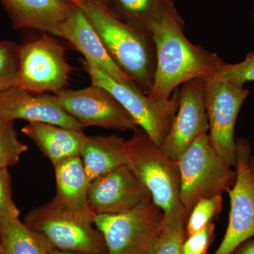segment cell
I'll list each match as a JSON object with an SVG mask.
<instances>
[{
  "mask_svg": "<svg viewBox=\"0 0 254 254\" xmlns=\"http://www.w3.org/2000/svg\"><path fill=\"white\" fill-rule=\"evenodd\" d=\"M185 22L175 6L153 26L156 70L149 96L170 99L180 85L194 78H212L225 63L216 53L192 44L184 33Z\"/></svg>",
  "mask_w": 254,
  "mask_h": 254,
  "instance_id": "obj_1",
  "label": "cell"
},
{
  "mask_svg": "<svg viewBox=\"0 0 254 254\" xmlns=\"http://www.w3.org/2000/svg\"><path fill=\"white\" fill-rule=\"evenodd\" d=\"M76 5L86 14L111 59L149 95L157 63L152 35L124 22L108 8L89 0H78Z\"/></svg>",
  "mask_w": 254,
  "mask_h": 254,
  "instance_id": "obj_2",
  "label": "cell"
},
{
  "mask_svg": "<svg viewBox=\"0 0 254 254\" xmlns=\"http://www.w3.org/2000/svg\"><path fill=\"white\" fill-rule=\"evenodd\" d=\"M126 149L127 165L150 190L153 202L163 212L165 221L187 222L188 215L180 200L181 180L177 160L165 154L140 127L126 140Z\"/></svg>",
  "mask_w": 254,
  "mask_h": 254,
  "instance_id": "obj_3",
  "label": "cell"
},
{
  "mask_svg": "<svg viewBox=\"0 0 254 254\" xmlns=\"http://www.w3.org/2000/svg\"><path fill=\"white\" fill-rule=\"evenodd\" d=\"M180 172V200L187 215L199 200L223 194L233 187L232 170L214 149L208 134L195 140L177 160Z\"/></svg>",
  "mask_w": 254,
  "mask_h": 254,
  "instance_id": "obj_4",
  "label": "cell"
},
{
  "mask_svg": "<svg viewBox=\"0 0 254 254\" xmlns=\"http://www.w3.org/2000/svg\"><path fill=\"white\" fill-rule=\"evenodd\" d=\"M19 46L15 87L37 94H57L67 86L73 67L66 48L53 35L43 33Z\"/></svg>",
  "mask_w": 254,
  "mask_h": 254,
  "instance_id": "obj_5",
  "label": "cell"
},
{
  "mask_svg": "<svg viewBox=\"0 0 254 254\" xmlns=\"http://www.w3.org/2000/svg\"><path fill=\"white\" fill-rule=\"evenodd\" d=\"M83 70L92 84L103 87L115 97L129 113L137 125L161 146L166 139L176 116L180 90L174 91L170 99H153L134 86L115 81L91 62H83Z\"/></svg>",
  "mask_w": 254,
  "mask_h": 254,
  "instance_id": "obj_6",
  "label": "cell"
},
{
  "mask_svg": "<svg viewBox=\"0 0 254 254\" xmlns=\"http://www.w3.org/2000/svg\"><path fill=\"white\" fill-rule=\"evenodd\" d=\"M94 224L108 254H148L163 231L165 218L151 198L126 213L95 215Z\"/></svg>",
  "mask_w": 254,
  "mask_h": 254,
  "instance_id": "obj_7",
  "label": "cell"
},
{
  "mask_svg": "<svg viewBox=\"0 0 254 254\" xmlns=\"http://www.w3.org/2000/svg\"><path fill=\"white\" fill-rule=\"evenodd\" d=\"M24 224L40 232L56 250L108 254L103 235L93 222L57 206L50 200L33 209Z\"/></svg>",
  "mask_w": 254,
  "mask_h": 254,
  "instance_id": "obj_8",
  "label": "cell"
},
{
  "mask_svg": "<svg viewBox=\"0 0 254 254\" xmlns=\"http://www.w3.org/2000/svg\"><path fill=\"white\" fill-rule=\"evenodd\" d=\"M205 101L211 144L228 165L236 167L235 136L237 117L250 91L244 86L212 78H205Z\"/></svg>",
  "mask_w": 254,
  "mask_h": 254,
  "instance_id": "obj_9",
  "label": "cell"
},
{
  "mask_svg": "<svg viewBox=\"0 0 254 254\" xmlns=\"http://www.w3.org/2000/svg\"><path fill=\"white\" fill-rule=\"evenodd\" d=\"M237 177L230 195V211L225 236L213 254H232L254 237V185L249 168L252 155L250 142L236 138Z\"/></svg>",
  "mask_w": 254,
  "mask_h": 254,
  "instance_id": "obj_10",
  "label": "cell"
},
{
  "mask_svg": "<svg viewBox=\"0 0 254 254\" xmlns=\"http://www.w3.org/2000/svg\"><path fill=\"white\" fill-rule=\"evenodd\" d=\"M55 95L62 108L85 128L99 127L121 131L138 128L129 113L103 87L91 84L82 89L65 88Z\"/></svg>",
  "mask_w": 254,
  "mask_h": 254,
  "instance_id": "obj_11",
  "label": "cell"
},
{
  "mask_svg": "<svg viewBox=\"0 0 254 254\" xmlns=\"http://www.w3.org/2000/svg\"><path fill=\"white\" fill-rule=\"evenodd\" d=\"M208 131L204 79L194 78L182 85L176 116L160 147L168 156L178 160L195 140Z\"/></svg>",
  "mask_w": 254,
  "mask_h": 254,
  "instance_id": "obj_12",
  "label": "cell"
},
{
  "mask_svg": "<svg viewBox=\"0 0 254 254\" xmlns=\"http://www.w3.org/2000/svg\"><path fill=\"white\" fill-rule=\"evenodd\" d=\"M151 198L150 190L128 165L97 177L88 189V202L95 215L126 213Z\"/></svg>",
  "mask_w": 254,
  "mask_h": 254,
  "instance_id": "obj_13",
  "label": "cell"
},
{
  "mask_svg": "<svg viewBox=\"0 0 254 254\" xmlns=\"http://www.w3.org/2000/svg\"><path fill=\"white\" fill-rule=\"evenodd\" d=\"M0 119L50 124L79 131L85 128L62 108L56 95L37 94L15 86L0 91Z\"/></svg>",
  "mask_w": 254,
  "mask_h": 254,
  "instance_id": "obj_14",
  "label": "cell"
},
{
  "mask_svg": "<svg viewBox=\"0 0 254 254\" xmlns=\"http://www.w3.org/2000/svg\"><path fill=\"white\" fill-rule=\"evenodd\" d=\"M16 29H33L61 38V28L76 5L67 0H0Z\"/></svg>",
  "mask_w": 254,
  "mask_h": 254,
  "instance_id": "obj_15",
  "label": "cell"
},
{
  "mask_svg": "<svg viewBox=\"0 0 254 254\" xmlns=\"http://www.w3.org/2000/svg\"><path fill=\"white\" fill-rule=\"evenodd\" d=\"M61 38L81 53L85 60L91 62L115 81L138 88L111 59L89 20L78 6L62 26Z\"/></svg>",
  "mask_w": 254,
  "mask_h": 254,
  "instance_id": "obj_16",
  "label": "cell"
},
{
  "mask_svg": "<svg viewBox=\"0 0 254 254\" xmlns=\"http://www.w3.org/2000/svg\"><path fill=\"white\" fill-rule=\"evenodd\" d=\"M54 168L57 190L51 201L94 223L95 215L88 202L90 182L81 157L66 159Z\"/></svg>",
  "mask_w": 254,
  "mask_h": 254,
  "instance_id": "obj_17",
  "label": "cell"
},
{
  "mask_svg": "<svg viewBox=\"0 0 254 254\" xmlns=\"http://www.w3.org/2000/svg\"><path fill=\"white\" fill-rule=\"evenodd\" d=\"M21 131L34 142L53 166L80 156L86 135L83 131L43 123H28Z\"/></svg>",
  "mask_w": 254,
  "mask_h": 254,
  "instance_id": "obj_18",
  "label": "cell"
},
{
  "mask_svg": "<svg viewBox=\"0 0 254 254\" xmlns=\"http://www.w3.org/2000/svg\"><path fill=\"white\" fill-rule=\"evenodd\" d=\"M88 180L127 165L126 140L110 136H86L80 153Z\"/></svg>",
  "mask_w": 254,
  "mask_h": 254,
  "instance_id": "obj_19",
  "label": "cell"
},
{
  "mask_svg": "<svg viewBox=\"0 0 254 254\" xmlns=\"http://www.w3.org/2000/svg\"><path fill=\"white\" fill-rule=\"evenodd\" d=\"M1 254H50L53 247L46 237L19 218H0Z\"/></svg>",
  "mask_w": 254,
  "mask_h": 254,
  "instance_id": "obj_20",
  "label": "cell"
},
{
  "mask_svg": "<svg viewBox=\"0 0 254 254\" xmlns=\"http://www.w3.org/2000/svg\"><path fill=\"white\" fill-rule=\"evenodd\" d=\"M173 6L168 0H109L108 9L124 22L152 35L153 26Z\"/></svg>",
  "mask_w": 254,
  "mask_h": 254,
  "instance_id": "obj_21",
  "label": "cell"
},
{
  "mask_svg": "<svg viewBox=\"0 0 254 254\" xmlns=\"http://www.w3.org/2000/svg\"><path fill=\"white\" fill-rule=\"evenodd\" d=\"M28 149L18 138L14 121L0 119V169L14 166Z\"/></svg>",
  "mask_w": 254,
  "mask_h": 254,
  "instance_id": "obj_22",
  "label": "cell"
},
{
  "mask_svg": "<svg viewBox=\"0 0 254 254\" xmlns=\"http://www.w3.org/2000/svg\"><path fill=\"white\" fill-rule=\"evenodd\" d=\"M222 209L221 195L199 200L187 218L185 225L187 237L203 230L209 223L218 218Z\"/></svg>",
  "mask_w": 254,
  "mask_h": 254,
  "instance_id": "obj_23",
  "label": "cell"
},
{
  "mask_svg": "<svg viewBox=\"0 0 254 254\" xmlns=\"http://www.w3.org/2000/svg\"><path fill=\"white\" fill-rule=\"evenodd\" d=\"M186 222L182 220L165 221L163 231L148 254H182L186 240Z\"/></svg>",
  "mask_w": 254,
  "mask_h": 254,
  "instance_id": "obj_24",
  "label": "cell"
},
{
  "mask_svg": "<svg viewBox=\"0 0 254 254\" xmlns=\"http://www.w3.org/2000/svg\"><path fill=\"white\" fill-rule=\"evenodd\" d=\"M215 80L244 86L247 82L254 81V50L237 64L225 63L212 77Z\"/></svg>",
  "mask_w": 254,
  "mask_h": 254,
  "instance_id": "obj_25",
  "label": "cell"
},
{
  "mask_svg": "<svg viewBox=\"0 0 254 254\" xmlns=\"http://www.w3.org/2000/svg\"><path fill=\"white\" fill-rule=\"evenodd\" d=\"M19 45L0 41V82L14 86L17 78Z\"/></svg>",
  "mask_w": 254,
  "mask_h": 254,
  "instance_id": "obj_26",
  "label": "cell"
},
{
  "mask_svg": "<svg viewBox=\"0 0 254 254\" xmlns=\"http://www.w3.org/2000/svg\"><path fill=\"white\" fill-rule=\"evenodd\" d=\"M20 210L13 200L11 177L8 168L0 169V218H19Z\"/></svg>",
  "mask_w": 254,
  "mask_h": 254,
  "instance_id": "obj_27",
  "label": "cell"
},
{
  "mask_svg": "<svg viewBox=\"0 0 254 254\" xmlns=\"http://www.w3.org/2000/svg\"><path fill=\"white\" fill-rule=\"evenodd\" d=\"M215 224L210 222L199 232L187 237L182 248V254H206L215 238Z\"/></svg>",
  "mask_w": 254,
  "mask_h": 254,
  "instance_id": "obj_28",
  "label": "cell"
},
{
  "mask_svg": "<svg viewBox=\"0 0 254 254\" xmlns=\"http://www.w3.org/2000/svg\"><path fill=\"white\" fill-rule=\"evenodd\" d=\"M232 254H254V240L246 241Z\"/></svg>",
  "mask_w": 254,
  "mask_h": 254,
  "instance_id": "obj_29",
  "label": "cell"
},
{
  "mask_svg": "<svg viewBox=\"0 0 254 254\" xmlns=\"http://www.w3.org/2000/svg\"><path fill=\"white\" fill-rule=\"evenodd\" d=\"M50 254H95L88 253V252H70V251H62L56 250L53 248L51 251Z\"/></svg>",
  "mask_w": 254,
  "mask_h": 254,
  "instance_id": "obj_30",
  "label": "cell"
},
{
  "mask_svg": "<svg viewBox=\"0 0 254 254\" xmlns=\"http://www.w3.org/2000/svg\"><path fill=\"white\" fill-rule=\"evenodd\" d=\"M249 168H250L251 177H252L254 185V157L252 155H251L250 160H249Z\"/></svg>",
  "mask_w": 254,
  "mask_h": 254,
  "instance_id": "obj_31",
  "label": "cell"
},
{
  "mask_svg": "<svg viewBox=\"0 0 254 254\" xmlns=\"http://www.w3.org/2000/svg\"><path fill=\"white\" fill-rule=\"evenodd\" d=\"M92 2L95 3V4L101 5V6H105L108 8L109 5V0H89Z\"/></svg>",
  "mask_w": 254,
  "mask_h": 254,
  "instance_id": "obj_32",
  "label": "cell"
},
{
  "mask_svg": "<svg viewBox=\"0 0 254 254\" xmlns=\"http://www.w3.org/2000/svg\"><path fill=\"white\" fill-rule=\"evenodd\" d=\"M11 87L10 85L7 83H3V82H0V91H3V90L6 89V88Z\"/></svg>",
  "mask_w": 254,
  "mask_h": 254,
  "instance_id": "obj_33",
  "label": "cell"
},
{
  "mask_svg": "<svg viewBox=\"0 0 254 254\" xmlns=\"http://www.w3.org/2000/svg\"><path fill=\"white\" fill-rule=\"evenodd\" d=\"M67 1H70V2L73 3V4L76 5V3L77 2L78 0H67Z\"/></svg>",
  "mask_w": 254,
  "mask_h": 254,
  "instance_id": "obj_34",
  "label": "cell"
},
{
  "mask_svg": "<svg viewBox=\"0 0 254 254\" xmlns=\"http://www.w3.org/2000/svg\"><path fill=\"white\" fill-rule=\"evenodd\" d=\"M0 254H1V241H0Z\"/></svg>",
  "mask_w": 254,
  "mask_h": 254,
  "instance_id": "obj_35",
  "label": "cell"
},
{
  "mask_svg": "<svg viewBox=\"0 0 254 254\" xmlns=\"http://www.w3.org/2000/svg\"><path fill=\"white\" fill-rule=\"evenodd\" d=\"M169 1H173V0H168Z\"/></svg>",
  "mask_w": 254,
  "mask_h": 254,
  "instance_id": "obj_36",
  "label": "cell"
},
{
  "mask_svg": "<svg viewBox=\"0 0 254 254\" xmlns=\"http://www.w3.org/2000/svg\"></svg>",
  "mask_w": 254,
  "mask_h": 254,
  "instance_id": "obj_37",
  "label": "cell"
}]
</instances>
